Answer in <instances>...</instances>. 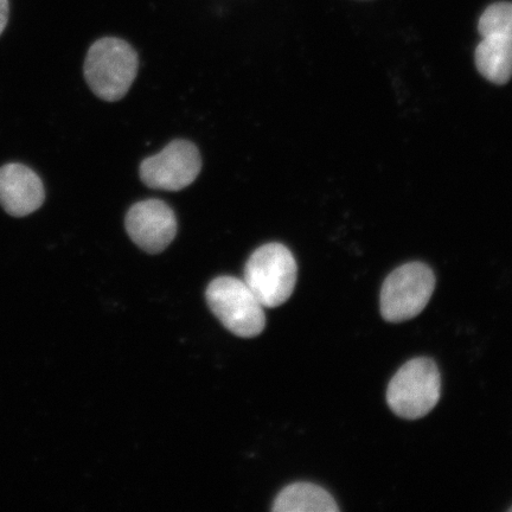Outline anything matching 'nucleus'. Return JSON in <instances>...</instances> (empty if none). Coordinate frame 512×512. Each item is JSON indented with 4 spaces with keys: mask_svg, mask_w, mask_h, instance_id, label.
<instances>
[{
    "mask_svg": "<svg viewBox=\"0 0 512 512\" xmlns=\"http://www.w3.org/2000/svg\"><path fill=\"white\" fill-rule=\"evenodd\" d=\"M509 511H511V512H512V507L509 509Z\"/></svg>",
    "mask_w": 512,
    "mask_h": 512,
    "instance_id": "nucleus-13",
    "label": "nucleus"
},
{
    "mask_svg": "<svg viewBox=\"0 0 512 512\" xmlns=\"http://www.w3.org/2000/svg\"><path fill=\"white\" fill-rule=\"evenodd\" d=\"M297 261L281 243H267L251 255L243 281L260 304L274 309L287 302L297 283Z\"/></svg>",
    "mask_w": 512,
    "mask_h": 512,
    "instance_id": "nucleus-2",
    "label": "nucleus"
},
{
    "mask_svg": "<svg viewBox=\"0 0 512 512\" xmlns=\"http://www.w3.org/2000/svg\"><path fill=\"white\" fill-rule=\"evenodd\" d=\"M434 288V273L425 264L411 262L396 268L382 286L383 318L400 323L420 315L430 302Z\"/></svg>",
    "mask_w": 512,
    "mask_h": 512,
    "instance_id": "nucleus-5",
    "label": "nucleus"
},
{
    "mask_svg": "<svg viewBox=\"0 0 512 512\" xmlns=\"http://www.w3.org/2000/svg\"><path fill=\"white\" fill-rule=\"evenodd\" d=\"M210 310L235 336L254 338L266 326L265 307L245 281L234 277L216 278L207 288Z\"/></svg>",
    "mask_w": 512,
    "mask_h": 512,
    "instance_id": "nucleus-3",
    "label": "nucleus"
},
{
    "mask_svg": "<svg viewBox=\"0 0 512 512\" xmlns=\"http://www.w3.org/2000/svg\"><path fill=\"white\" fill-rule=\"evenodd\" d=\"M10 4L9 0H0V35L3 34L9 22Z\"/></svg>",
    "mask_w": 512,
    "mask_h": 512,
    "instance_id": "nucleus-12",
    "label": "nucleus"
},
{
    "mask_svg": "<svg viewBox=\"0 0 512 512\" xmlns=\"http://www.w3.org/2000/svg\"><path fill=\"white\" fill-rule=\"evenodd\" d=\"M128 236L150 254L165 251L177 235L174 210L159 200L138 202L128 210L125 220Z\"/></svg>",
    "mask_w": 512,
    "mask_h": 512,
    "instance_id": "nucleus-7",
    "label": "nucleus"
},
{
    "mask_svg": "<svg viewBox=\"0 0 512 512\" xmlns=\"http://www.w3.org/2000/svg\"><path fill=\"white\" fill-rule=\"evenodd\" d=\"M274 512H337L338 505L328 491L310 483L286 486L275 498Z\"/></svg>",
    "mask_w": 512,
    "mask_h": 512,
    "instance_id": "nucleus-10",
    "label": "nucleus"
},
{
    "mask_svg": "<svg viewBox=\"0 0 512 512\" xmlns=\"http://www.w3.org/2000/svg\"><path fill=\"white\" fill-rule=\"evenodd\" d=\"M440 393L441 377L438 367L428 358H414L390 381L387 402L396 415L415 420L427 415L437 406Z\"/></svg>",
    "mask_w": 512,
    "mask_h": 512,
    "instance_id": "nucleus-4",
    "label": "nucleus"
},
{
    "mask_svg": "<svg viewBox=\"0 0 512 512\" xmlns=\"http://www.w3.org/2000/svg\"><path fill=\"white\" fill-rule=\"evenodd\" d=\"M46 201V189L40 176L21 163L0 168V206L12 217L35 213Z\"/></svg>",
    "mask_w": 512,
    "mask_h": 512,
    "instance_id": "nucleus-8",
    "label": "nucleus"
},
{
    "mask_svg": "<svg viewBox=\"0 0 512 512\" xmlns=\"http://www.w3.org/2000/svg\"><path fill=\"white\" fill-rule=\"evenodd\" d=\"M202 169L197 147L187 140H175L158 155L140 165V178L147 187L179 191L195 182Z\"/></svg>",
    "mask_w": 512,
    "mask_h": 512,
    "instance_id": "nucleus-6",
    "label": "nucleus"
},
{
    "mask_svg": "<svg viewBox=\"0 0 512 512\" xmlns=\"http://www.w3.org/2000/svg\"><path fill=\"white\" fill-rule=\"evenodd\" d=\"M475 53L478 72L496 85L512 78V38L489 35L482 37Z\"/></svg>",
    "mask_w": 512,
    "mask_h": 512,
    "instance_id": "nucleus-9",
    "label": "nucleus"
},
{
    "mask_svg": "<svg viewBox=\"0 0 512 512\" xmlns=\"http://www.w3.org/2000/svg\"><path fill=\"white\" fill-rule=\"evenodd\" d=\"M478 31L482 37L498 35L512 38V3L490 5L479 18Z\"/></svg>",
    "mask_w": 512,
    "mask_h": 512,
    "instance_id": "nucleus-11",
    "label": "nucleus"
},
{
    "mask_svg": "<svg viewBox=\"0 0 512 512\" xmlns=\"http://www.w3.org/2000/svg\"><path fill=\"white\" fill-rule=\"evenodd\" d=\"M138 67V55L130 44L117 37H104L89 48L83 73L98 98L113 102L130 91Z\"/></svg>",
    "mask_w": 512,
    "mask_h": 512,
    "instance_id": "nucleus-1",
    "label": "nucleus"
}]
</instances>
